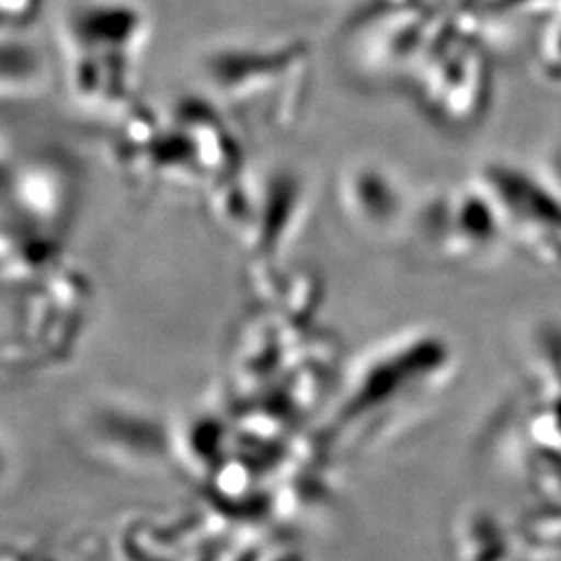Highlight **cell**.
Masks as SVG:
<instances>
[{
  "label": "cell",
  "instance_id": "1",
  "mask_svg": "<svg viewBox=\"0 0 561 561\" xmlns=\"http://www.w3.org/2000/svg\"><path fill=\"white\" fill-rule=\"evenodd\" d=\"M42 65L30 46L0 44V90H25L41 83Z\"/></svg>",
  "mask_w": 561,
  "mask_h": 561
}]
</instances>
